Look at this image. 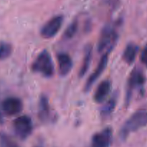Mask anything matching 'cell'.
Here are the masks:
<instances>
[{"mask_svg": "<svg viewBox=\"0 0 147 147\" xmlns=\"http://www.w3.org/2000/svg\"><path fill=\"white\" fill-rule=\"evenodd\" d=\"M78 30V20L77 19H75L66 28L63 33V38L64 40H70L73 38L77 33Z\"/></svg>", "mask_w": 147, "mask_h": 147, "instance_id": "cell-17", "label": "cell"}, {"mask_svg": "<svg viewBox=\"0 0 147 147\" xmlns=\"http://www.w3.org/2000/svg\"><path fill=\"white\" fill-rule=\"evenodd\" d=\"M38 117L43 123H54L56 117L50 109L49 99L45 95L40 96L38 103Z\"/></svg>", "mask_w": 147, "mask_h": 147, "instance_id": "cell-9", "label": "cell"}, {"mask_svg": "<svg viewBox=\"0 0 147 147\" xmlns=\"http://www.w3.org/2000/svg\"><path fill=\"white\" fill-rule=\"evenodd\" d=\"M141 62L147 67V45L142 50L140 55Z\"/></svg>", "mask_w": 147, "mask_h": 147, "instance_id": "cell-19", "label": "cell"}, {"mask_svg": "<svg viewBox=\"0 0 147 147\" xmlns=\"http://www.w3.org/2000/svg\"><path fill=\"white\" fill-rule=\"evenodd\" d=\"M111 90V82L109 80H103L97 86L93 94V100L97 103H103L106 100Z\"/></svg>", "mask_w": 147, "mask_h": 147, "instance_id": "cell-12", "label": "cell"}, {"mask_svg": "<svg viewBox=\"0 0 147 147\" xmlns=\"http://www.w3.org/2000/svg\"><path fill=\"white\" fill-rule=\"evenodd\" d=\"M118 96H119L118 92H115L114 94L100 108V116L102 119L106 120V119H108L111 116V114L114 111L115 109H116V104H117L118 97H119Z\"/></svg>", "mask_w": 147, "mask_h": 147, "instance_id": "cell-13", "label": "cell"}, {"mask_svg": "<svg viewBox=\"0 0 147 147\" xmlns=\"http://www.w3.org/2000/svg\"><path fill=\"white\" fill-rule=\"evenodd\" d=\"M12 128L16 136L21 140L30 137L33 131V122L27 115H22L16 118L12 123Z\"/></svg>", "mask_w": 147, "mask_h": 147, "instance_id": "cell-5", "label": "cell"}, {"mask_svg": "<svg viewBox=\"0 0 147 147\" xmlns=\"http://www.w3.org/2000/svg\"><path fill=\"white\" fill-rule=\"evenodd\" d=\"M0 107L2 113L5 116H16L22 111L23 102L20 98L9 96L0 101Z\"/></svg>", "mask_w": 147, "mask_h": 147, "instance_id": "cell-7", "label": "cell"}, {"mask_svg": "<svg viewBox=\"0 0 147 147\" xmlns=\"http://www.w3.org/2000/svg\"><path fill=\"white\" fill-rule=\"evenodd\" d=\"M146 126L147 110L139 109L125 121L121 128L119 136L122 141H126L131 134L136 132Z\"/></svg>", "mask_w": 147, "mask_h": 147, "instance_id": "cell-1", "label": "cell"}, {"mask_svg": "<svg viewBox=\"0 0 147 147\" xmlns=\"http://www.w3.org/2000/svg\"><path fill=\"white\" fill-rule=\"evenodd\" d=\"M0 147H20L18 144L5 132H0Z\"/></svg>", "mask_w": 147, "mask_h": 147, "instance_id": "cell-18", "label": "cell"}, {"mask_svg": "<svg viewBox=\"0 0 147 147\" xmlns=\"http://www.w3.org/2000/svg\"><path fill=\"white\" fill-rule=\"evenodd\" d=\"M58 73L60 77H66L73 67V61L70 55L61 52L57 54Z\"/></svg>", "mask_w": 147, "mask_h": 147, "instance_id": "cell-11", "label": "cell"}, {"mask_svg": "<svg viewBox=\"0 0 147 147\" xmlns=\"http://www.w3.org/2000/svg\"><path fill=\"white\" fill-rule=\"evenodd\" d=\"M145 76L143 72L140 69L135 67L131 72L128 78L127 86H126V97H125V105L126 107L130 105L131 101L134 91L136 89L142 88L145 83Z\"/></svg>", "mask_w": 147, "mask_h": 147, "instance_id": "cell-4", "label": "cell"}, {"mask_svg": "<svg viewBox=\"0 0 147 147\" xmlns=\"http://www.w3.org/2000/svg\"><path fill=\"white\" fill-rule=\"evenodd\" d=\"M113 143V130L106 127L92 136L90 147H111Z\"/></svg>", "mask_w": 147, "mask_h": 147, "instance_id": "cell-10", "label": "cell"}, {"mask_svg": "<svg viewBox=\"0 0 147 147\" xmlns=\"http://www.w3.org/2000/svg\"><path fill=\"white\" fill-rule=\"evenodd\" d=\"M92 57H93V47L91 45L88 44L84 49V55H83L80 70L78 72V77L80 78L84 77L85 75L88 71L89 67L91 64Z\"/></svg>", "mask_w": 147, "mask_h": 147, "instance_id": "cell-14", "label": "cell"}, {"mask_svg": "<svg viewBox=\"0 0 147 147\" xmlns=\"http://www.w3.org/2000/svg\"><path fill=\"white\" fill-rule=\"evenodd\" d=\"M64 22V17L61 14L55 15L48 20L40 30V35L42 38L49 40L54 37L60 32Z\"/></svg>", "mask_w": 147, "mask_h": 147, "instance_id": "cell-6", "label": "cell"}, {"mask_svg": "<svg viewBox=\"0 0 147 147\" xmlns=\"http://www.w3.org/2000/svg\"><path fill=\"white\" fill-rule=\"evenodd\" d=\"M33 73L41 75L46 78H50L55 74V65L53 58L47 50H43L34 60L31 66Z\"/></svg>", "mask_w": 147, "mask_h": 147, "instance_id": "cell-2", "label": "cell"}, {"mask_svg": "<svg viewBox=\"0 0 147 147\" xmlns=\"http://www.w3.org/2000/svg\"><path fill=\"white\" fill-rule=\"evenodd\" d=\"M119 34L117 27L112 24H107L103 27L98 42L97 50L99 53L111 52L119 40ZM105 52V53H106Z\"/></svg>", "mask_w": 147, "mask_h": 147, "instance_id": "cell-3", "label": "cell"}, {"mask_svg": "<svg viewBox=\"0 0 147 147\" xmlns=\"http://www.w3.org/2000/svg\"><path fill=\"white\" fill-rule=\"evenodd\" d=\"M109 54H110V52H106L101 56L98 63L96 68L92 73V74L89 76L88 78L86 80V83H85L84 88H83L85 93H88L90 91V89L92 88V87L94 85V83H96V80L100 77L102 73L106 70L108 63H109Z\"/></svg>", "mask_w": 147, "mask_h": 147, "instance_id": "cell-8", "label": "cell"}, {"mask_svg": "<svg viewBox=\"0 0 147 147\" xmlns=\"http://www.w3.org/2000/svg\"><path fill=\"white\" fill-rule=\"evenodd\" d=\"M139 52V47L134 42H129L125 47L122 54V60L126 64L131 65L134 63Z\"/></svg>", "mask_w": 147, "mask_h": 147, "instance_id": "cell-15", "label": "cell"}, {"mask_svg": "<svg viewBox=\"0 0 147 147\" xmlns=\"http://www.w3.org/2000/svg\"><path fill=\"white\" fill-rule=\"evenodd\" d=\"M13 53L11 44L7 42H0V60H5L11 57Z\"/></svg>", "mask_w": 147, "mask_h": 147, "instance_id": "cell-16", "label": "cell"}]
</instances>
